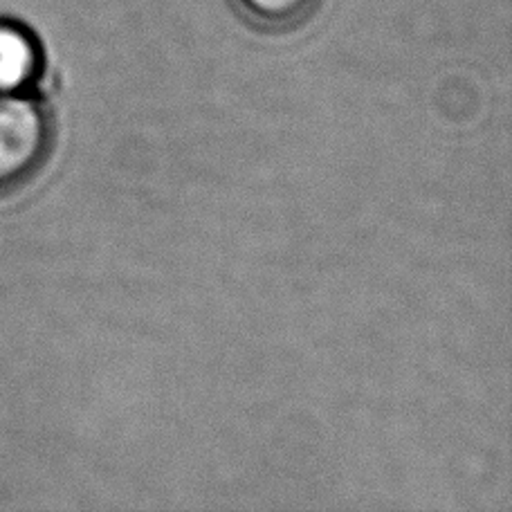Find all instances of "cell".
<instances>
[{"instance_id": "obj_1", "label": "cell", "mask_w": 512, "mask_h": 512, "mask_svg": "<svg viewBox=\"0 0 512 512\" xmlns=\"http://www.w3.org/2000/svg\"><path fill=\"white\" fill-rule=\"evenodd\" d=\"M52 117L25 93L0 95V196L23 189L48 162Z\"/></svg>"}, {"instance_id": "obj_2", "label": "cell", "mask_w": 512, "mask_h": 512, "mask_svg": "<svg viewBox=\"0 0 512 512\" xmlns=\"http://www.w3.org/2000/svg\"><path fill=\"white\" fill-rule=\"evenodd\" d=\"M43 77V50L25 25L0 18V95L25 93Z\"/></svg>"}, {"instance_id": "obj_3", "label": "cell", "mask_w": 512, "mask_h": 512, "mask_svg": "<svg viewBox=\"0 0 512 512\" xmlns=\"http://www.w3.org/2000/svg\"><path fill=\"white\" fill-rule=\"evenodd\" d=\"M243 12L252 21L270 27L295 25L310 14L315 0H239Z\"/></svg>"}]
</instances>
